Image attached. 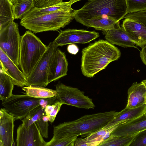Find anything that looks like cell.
Wrapping results in <instances>:
<instances>
[{
    "label": "cell",
    "instance_id": "e0dca14e",
    "mask_svg": "<svg viewBox=\"0 0 146 146\" xmlns=\"http://www.w3.org/2000/svg\"><path fill=\"white\" fill-rule=\"evenodd\" d=\"M127 103L125 108H137L146 103V88L141 81L133 83L128 90Z\"/></svg>",
    "mask_w": 146,
    "mask_h": 146
},
{
    "label": "cell",
    "instance_id": "4dcf8cb0",
    "mask_svg": "<svg viewBox=\"0 0 146 146\" xmlns=\"http://www.w3.org/2000/svg\"><path fill=\"white\" fill-rule=\"evenodd\" d=\"M125 18L135 20L146 26V10L128 13L125 16Z\"/></svg>",
    "mask_w": 146,
    "mask_h": 146
},
{
    "label": "cell",
    "instance_id": "5bb4252c",
    "mask_svg": "<svg viewBox=\"0 0 146 146\" xmlns=\"http://www.w3.org/2000/svg\"><path fill=\"white\" fill-rule=\"evenodd\" d=\"M13 116L4 108L0 110V146H12L14 143Z\"/></svg>",
    "mask_w": 146,
    "mask_h": 146
},
{
    "label": "cell",
    "instance_id": "cb8c5ba5",
    "mask_svg": "<svg viewBox=\"0 0 146 146\" xmlns=\"http://www.w3.org/2000/svg\"><path fill=\"white\" fill-rule=\"evenodd\" d=\"M14 85L11 78L0 68V99L2 102L11 96Z\"/></svg>",
    "mask_w": 146,
    "mask_h": 146
},
{
    "label": "cell",
    "instance_id": "e575fe53",
    "mask_svg": "<svg viewBox=\"0 0 146 146\" xmlns=\"http://www.w3.org/2000/svg\"><path fill=\"white\" fill-rule=\"evenodd\" d=\"M57 100L56 96L44 98H40V106L44 109L48 105L53 104Z\"/></svg>",
    "mask_w": 146,
    "mask_h": 146
},
{
    "label": "cell",
    "instance_id": "52a82bcc",
    "mask_svg": "<svg viewBox=\"0 0 146 146\" xmlns=\"http://www.w3.org/2000/svg\"><path fill=\"white\" fill-rule=\"evenodd\" d=\"M58 46L53 41L46 49L30 76L27 78L26 86L36 85L45 87L48 83V74L52 58Z\"/></svg>",
    "mask_w": 146,
    "mask_h": 146
},
{
    "label": "cell",
    "instance_id": "3957f363",
    "mask_svg": "<svg viewBox=\"0 0 146 146\" xmlns=\"http://www.w3.org/2000/svg\"><path fill=\"white\" fill-rule=\"evenodd\" d=\"M74 12L76 21L107 16L118 22L126 15L127 6L126 0H88L82 8Z\"/></svg>",
    "mask_w": 146,
    "mask_h": 146
},
{
    "label": "cell",
    "instance_id": "f1b7e54d",
    "mask_svg": "<svg viewBox=\"0 0 146 146\" xmlns=\"http://www.w3.org/2000/svg\"><path fill=\"white\" fill-rule=\"evenodd\" d=\"M126 1L127 14L146 10V0H126Z\"/></svg>",
    "mask_w": 146,
    "mask_h": 146
},
{
    "label": "cell",
    "instance_id": "f546056e",
    "mask_svg": "<svg viewBox=\"0 0 146 146\" xmlns=\"http://www.w3.org/2000/svg\"><path fill=\"white\" fill-rule=\"evenodd\" d=\"M63 104L61 102L57 100L53 104L47 106L44 109L46 114L49 117V121L50 123H52L54 121Z\"/></svg>",
    "mask_w": 146,
    "mask_h": 146
},
{
    "label": "cell",
    "instance_id": "ba28073f",
    "mask_svg": "<svg viewBox=\"0 0 146 146\" xmlns=\"http://www.w3.org/2000/svg\"><path fill=\"white\" fill-rule=\"evenodd\" d=\"M55 86L57 100L63 104L87 109H94L95 107L92 99L85 95L84 92L78 88L59 82Z\"/></svg>",
    "mask_w": 146,
    "mask_h": 146
},
{
    "label": "cell",
    "instance_id": "f35d334b",
    "mask_svg": "<svg viewBox=\"0 0 146 146\" xmlns=\"http://www.w3.org/2000/svg\"><path fill=\"white\" fill-rule=\"evenodd\" d=\"M13 3L14 5L16 3H19L22 1L24 0H10Z\"/></svg>",
    "mask_w": 146,
    "mask_h": 146
},
{
    "label": "cell",
    "instance_id": "74e56055",
    "mask_svg": "<svg viewBox=\"0 0 146 146\" xmlns=\"http://www.w3.org/2000/svg\"><path fill=\"white\" fill-rule=\"evenodd\" d=\"M140 56L142 62L146 65V44L141 48L140 52Z\"/></svg>",
    "mask_w": 146,
    "mask_h": 146
},
{
    "label": "cell",
    "instance_id": "ac0fdd59",
    "mask_svg": "<svg viewBox=\"0 0 146 146\" xmlns=\"http://www.w3.org/2000/svg\"><path fill=\"white\" fill-rule=\"evenodd\" d=\"M77 21L86 27H92L103 32L121 27L119 22H117L107 16L96 17L89 19L79 20Z\"/></svg>",
    "mask_w": 146,
    "mask_h": 146
},
{
    "label": "cell",
    "instance_id": "9c48e42d",
    "mask_svg": "<svg viewBox=\"0 0 146 146\" xmlns=\"http://www.w3.org/2000/svg\"><path fill=\"white\" fill-rule=\"evenodd\" d=\"M40 99L30 96L26 94H12L10 98L2 102V105L9 113L13 116L15 120H22L31 111L40 106Z\"/></svg>",
    "mask_w": 146,
    "mask_h": 146
},
{
    "label": "cell",
    "instance_id": "7c38bea8",
    "mask_svg": "<svg viewBox=\"0 0 146 146\" xmlns=\"http://www.w3.org/2000/svg\"><path fill=\"white\" fill-rule=\"evenodd\" d=\"M121 27L135 44L141 48L146 44V26L135 20L125 18Z\"/></svg>",
    "mask_w": 146,
    "mask_h": 146
},
{
    "label": "cell",
    "instance_id": "277c9868",
    "mask_svg": "<svg viewBox=\"0 0 146 146\" xmlns=\"http://www.w3.org/2000/svg\"><path fill=\"white\" fill-rule=\"evenodd\" d=\"M47 46L31 31H26L21 36L19 66L27 78L45 52Z\"/></svg>",
    "mask_w": 146,
    "mask_h": 146
},
{
    "label": "cell",
    "instance_id": "44dd1931",
    "mask_svg": "<svg viewBox=\"0 0 146 146\" xmlns=\"http://www.w3.org/2000/svg\"><path fill=\"white\" fill-rule=\"evenodd\" d=\"M71 5L69 1L62 2L58 4L46 7L38 8L34 7L23 18L37 16L55 12L69 11L72 9L71 7Z\"/></svg>",
    "mask_w": 146,
    "mask_h": 146
},
{
    "label": "cell",
    "instance_id": "836d02e7",
    "mask_svg": "<svg viewBox=\"0 0 146 146\" xmlns=\"http://www.w3.org/2000/svg\"><path fill=\"white\" fill-rule=\"evenodd\" d=\"M63 0H33L35 7L43 8L53 6L62 2Z\"/></svg>",
    "mask_w": 146,
    "mask_h": 146
},
{
    "label": "cell",
    "instance_id": "ffe728a7",
    "mask_svg": "<svg viewBox=\"0 0 146 146\" xmlns=\"http://www.w3.org/2000/svg\"><path fill=\"white\" fill-rule=\"evenodd\" d=\"M146 111V103L139 107L131 108H125L118 112L114 118L104 127H110L135 119L143 115Z\"/></svg>",
    "mask_w": 146,
    "mask_h": 146
},
{
    "label": "cell",
    "instance_id": "8992f818",
    "mask_svg": "<svg viewBox=\"0 0 146 146\" xmlns=\"http://www.w3.org/2000/svg\"><path fill=\"white\" fill-rule=\"evenodd\" d=\"M21 37L18 24L14 21L0 29V48L18 66Z\"/></svg>",
    "mask_w": 146,
    "mask_h": 146
},
{
    "label": "cell",
    "instance_id": "4fadbf2b",
    "mask_svg": "<svg viewBox=\"0 0 146 146\" xmlns=\"http://www.w3.org/2000/svg\"><path fill=\"white\" fill-rule=\"evenodd\" d=\"M0 61V67L11 78L15 85L26 86L27 78L25 75L1 48Z\"/></svg>",
    "mask_w": 146,
    "mask_h": 146
},
{
    "label": "cell",
    "instance_id": "d4e9b609",
    "mask_svg": "<svg viewBox=\"0 0 146 146\" xmlns=\"http://www.w3.org/2000/svg\"><path fill=\"white\" fill-rule=\"evenodd\" d=\"M13 5L10 0H0V29L15 19Z\"/></svg>",
    "mask_w": 146,
    "mask_h": 146
},
{
    "label": "cell",
    "instance_id": "60d3db41",
    "mask_svg": "<svg viewBox=\"0 0 146 146\" xmlns=\"http://www.w3.org/2000/svg\"><path fill=\"white\" fill-rule=\"evenodd\" d=\"M142 82L144 84L146 88V79L142 81Z\"/></svg>",
    "mask_w": 146,
    "mask_h": 146
},
{
    "label": "cell",
    "instance_id": "8fae6325",
    "mask_svg": "<svg viewBox=\"0 0 146 146\" xmlns=\"http://www.w3.org/2000/svg\"><path fill=\"white\" fill-rule=\"evenodd\" d=\"M35 122L26 127L22 123L17 129V146H46L44 140Z\"/></svg>",
    "mask_w": 146,
    "mask_h": 146
},
{
    "label": "cell",
    "instance_id": "8d00e7d4",
    "mask_svg": "<svg viewBox=\"0 0 146 146\" xmlns=\"http://www.w3.org/2000/svg\"><path fill=\"white\" fill-rule=\"evenodd\" d=\"M67 50L69 53L76 54L78 52L79 48L76 45L72 44H70L68 46Z\"/></svg>",
    "mask_w": 146,
    "mask_h": 146
},
{
    "label": "cell",
    "instance_id": "7402d4cb",
    "mask_svg": "<svg viewBox=\"0 0 146 146\" xmlns=\"http://www.w3.org/2000/svg\"><path fill=\"white\" fill-rule=\"evenodd\" d=\"M120 123L109 127H104L86 137L85 138L89 146H98L109 137L112 132Z\"/></svg>",
    "mask_w": 146,
    "mask_h": 146
},
{
    "label": "cell",
    "instance_id": "9a60e30c",
    "mask_svg": "<svg viewBox=\"0 0 146 146\" xmlns=\"http://www.w3.org/2000/svg\"><path fill=\"white\" fill-rule=\"evenodd\" d=\"M68 65L64 53L57 48L50 65L48 74V84L67 75Z\"/></svg>",
    "mask_w": 146,
    "mask_h": 146
},
{
    "label": "cell",
    "instance_id": "ab89813d",
    "mask_svg": "<svg viewBox=\"0 0 146 146\" xmlns=\"http://www.w3.org/2000/svg\"><path fill=\"white\" fill-rule=\"evenodd\" d=\"M81 0H70L69 1L70 4L72 5L73 3Z\"/></svg>",
    "mask_w": 146,
    "mask_h": 146
},
{
    "label": "cell",
    "instance_id": "7a4b0ae2",
    "mask_svg": "<svg viewBox=\"0 0 146 146\" xmlns=\"http://www.w3.org/2000/svg\"><path fill=\"white\" fill-rule=\"evenodd\" d=\"M82 52L81 71L88 78L93 77L109 63L118 60L121 55L117 48L103 40L90 44Z\"/></svg>",
    "mask_w": 146,
    "mask_h": 146
},
{
    "label": "cell",
    "instance_id": "30bf717a",
    "mask_svg": "<svg viewBox=\"0 0 146 146\" xmlns=\"http://www.w3.org/2000/svg\"><path fill=\"white\" fill-rule=\"evenodd\" d=\"M100 36L95 31L84 29H68L61 31L54 41L58 46L75 43L89 42Z\"/></svg>",
    "mask_w": 146,
    "mask_h": 146
},
{
    "label": "cell",
    "instance_id": "1f68e13d",
    "mask_svg": "<svg viewBox=\"0 0 146 146\" xmlns=\"http://www.w3.org/2000/svg\"><path fill=\"white\" fill-rule=\"evenodd\" d=\"M78 136L65 138L47 144L46 146H74V142Z\"/></svg>",
    "mask_w": 146,
    "mask_h": 146
},
{
    "label": "cell",
    "instance_id": "d6a6232c",
    "mask_svg": "<svg viewBox=\"0 0 146 146\" xmlns=\"http://www.w3.org/2000/svg\"><path fill=\"white\" fill-rule=\"evenodd\" d=\"M146 146V129L137 133L129 146Z\"/></svg>",
    "mask_w": 146,
    "mask_h": 146
},
{
    "label": "cell",
    "instance_id": "6da1fadb",
    "mask_svg": "<svg viewBox=\"0 0 146 146\" xmlns=\"http://www.w3.org/2000/svg\"><path fill=\"white\" fill-rule=\"evenodd\" d=\"M118 112L112 110L85 115L75 120L60 123L54 127L53 136L47 144L70 137H86L104 127Z\"/></svg>",
    "mask_w": 146,
    "mask_h": 146
},
{
    "label": "cell",
    "instance_id": "4316f807",
    "mask_svg": "<svg viewBox=\"0 0 146 146\" xmlns=\"http://www.w3.org/2000/svg\"><path fill=\"white\" fill-rule=\"evenodd\" d=\"M35 7L33 0H24L13 5V9L15 19H21Z\"/></svg>",
    "mask_w": 146,
    "mask_h": 146
},
{
    "label": "cell",
    "instance_id": "5b68a950",
    "mask_svg": "<svg viewBox=\"0 0 146 146\" xmlns=\"http://www.w3.org/2000/svg\"><path fill=\"white\" fill-rule=\"evenodd\" d=\"M74 19V9L55 12L21 19L20 25L35 33L57 31L69 25Z\"/></svg>",
    "mask_w": 146,
    "mask_h": 146
},
{
    "label": "cell",
    "instance_id": "2e32d148",
    "mask_svg": "<svg viewBox=\"0 0 146 146\" xmlns=\"http://www.w3.org/2000/svg\"><path fill=\"white\" fill-rule=\"evenodd\" d=\"M146 129V115L144 114L131 120L120 123L111 135L123 136L137 134Z\"/></svg>",
    "mask_w": 146,
    "mask_h": 146
},
{
    "label": "cell",
    "instance_id": "83f0119b",
    "mask_svg": "<svg viewBox=\"0 0 146 146\" xmlns=\"http://www.w3.org/2000/svg\"><path fill=\"white\" fill-rule=\"evenodd\" d=\"M45 114L44 109L40 106L31 111L25 118L21 120L22 123L26 127H28Z\"/></svg>",
    "mask_w": 146,
    "mask_h": 146
},
{
    "label": "cell",
    "instance_id": "b9f144b4",
    "mask_svg": "<svg viewBox=\"0 0 146 146\" xmlns=\"http://www.w3.org/2000/svg\"><path fill=\"white\" fill-rule=\"evenodd\" d=\"M145 114V115H146V111L145 112V113H144V114Z\"/></svg>",
    "mask_w": 146,
    "mask_h": 146
},
{
    "label": "cell",
    "instance_id": "603a6c76",
    "mask_svg": "<svg viewBox=\"0 0 146 146\" xmlns=\"http://www.w3.org/2000/svg\"><path fill=\"white\" fill-rule=\"evenodd\" d=\"M22 89L28 96L36 98H50L57 95L56 90L38 86L29 85L23 87Z\"/></svg>",
    "mask_w": 146,
    "mask_h": 146
},
{
    "label": "cell",
    "instance_id": "d590c367",
    "mask_svg": "<svg viewBox=\"0 0 146 146\" xmlns=\"http://www.w3.org/2000/svg\"><path fill=\"white\" fill-rule=\"evenodd\" d=\"M74 146H89V145L85 138H77L74 141Z\"/></svg>",
    "mask_w": 146,
    "mask_h": 146
},
{
    "label": "cell",
    "instance_id": "d6986e66",
    "mask_svg": "<svg viewBox=\"0 0 146 146\" xmlns=\"http://www.w3.org/2000/svg\"><path fill=\"white\" fill-rule=\"evenodd\" d=\"M103 32L105 35L106 40L112 44L124 48L133 47L138 49L121 27Z\"/></svg>",
    "mask_w": 146,
    "mask_h": 146
},
{
    "label": "cell",
    "instance_id": "484cf974",
    "mask_svg": "<svg viewBox=\"0 0 146 146\" xmlns=\"http://www.w3.org/2000/svg\"><path fill=\"white\" fill-rule=\"evenodd\" d=\"M137 134L123 136L111 135L108 138L98 146H129Z\"/></svg>",
    "mask_w": 146,
    "mask_h": 146
}]
</instances>
